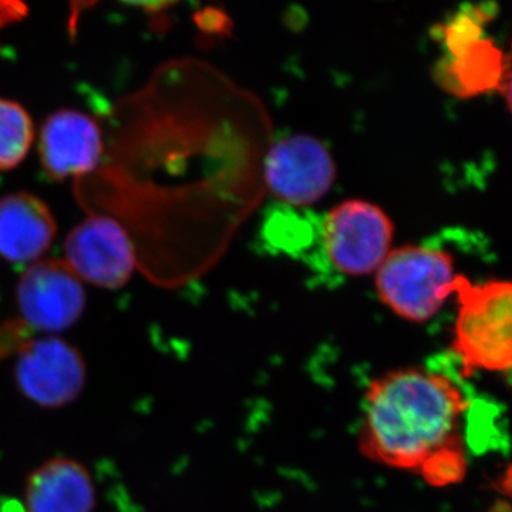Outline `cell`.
Here are the masks:
<instances>
[{"label": "cell", "mask_w": 512, "mask_h": 512, "mask_svg": "<svg viewBox=\"0 0 512 512\" xmlns=\"http://www.w3.org/2000/svg\"><path fill=\"white\" fill-rule=\"evenodd\" d=\"M96 487L86 466L55 457L33 470L25 485L26 512H93Z\"/></svg>", "instance_id": "30bf717a"}, {"label": "cell", "mask_w": 512, "mask_h": 512, "mask_svg": "<svg viewBox=\"0 0 512 512\" xmlns=\"http://www.w3.org/2000/svg\"><path fill=\"white\" fill-rule=\"evenodd\" d=\"M66 264L79 279L100 288L127 284L136 268V255L119 222L104 215L90 217L70 232L64 244Z\"/></svg>", "instance_id": "ba28073f"}, {"label": "cell", "mask_w": 512, "mask_h": 512, "mask_svg": "<svg viewBox=\"0 0 512 512\" xmlns=\"http://www.w3.org/2000/svg\"><path fill=\"white\" fill-rule=\"evenodd\" d=\"M103 148L99 123L82 111H56L40 131V161L55 181L92 173L100 163Z\"/></svg>", "instance_id": "9c48e42d"}, {"label": "cell", "mask_w": 512, "mask_h": 512, "mask_svg": "<svg viewBox=\"0 0 512 512\" xmlns=\"http://www.w3.org/2000/svg\"><path fill=\"white\" fill-rule=\"evenodd\" d=\"M16 302L20 319L30 329L57 333L80 319L86 292L66 261L43 259L30 265L20 278Z\"/></svg>", "instance_id": "8992f818"}, {"label": "cell", "mask_w": 512, "mask_h": 512, "mask_svg": "<svg viewBox=\"0 0 512 512\" xmlns=\"http://www.w3.org/2000/svg\"><path fill=\"white\" fill-rule=\"evenodd\" d=\"M467 473L466 446L446 448L421 466L419 476L433 487L460 483Z\"/></svg>", "instance_id": "5bb4252c"}, {"label": "cell", "mask_w": 512, "mask_h": 512, "mask_svg": "<svg viewBox=\"0 0 512 512\" xmlns=\"http://www.w3.org/2000/svg\"><path fill=\"white\" fill-rule=\"evenodd\" d=\"M503 491L512 497V468L507 471L503 478Z\"/></svg>", "instance_id": "2e32d148"}, {"label": "cell", "mask_w": 512, "mask_h": 512, "mask_svg": "<svg viewBox=\"0 0 512 512\" xmlns=\"http://www.w3.org/2000/svg\"><path fill=\"white\" fill-rule=\"evenodd\" d=\"M30 329L22 319L8 320L0 325V360L18 355L20 349L32 339Z\"/></svg>", "instance_id": "9a60e30c"}, {"label": "cell", "mask_w": 512, "mask_h": 512, "mask_svg": "<svg viewBox=\"0 0 512 512\" xmlns=\"http://www.w3.org/2000/svg\"><path fill=\"white\" fill-rule=\"evenodd\" d=\"M468 407V397L446 373L390 370L367 386L360 451L380 466L417 474L440 451L464 446L461 421Z\"/></svg>", "instance_id": "6da1fadb"}, {"label": "cell", "mask_w": 512, "mask_h": 512, "mask_svg": "<svg viewBox=\"0 0 512 512\" xmlns=\"http://www.w3.org/2000/svg\"><path fill=\"white\" fill-rule=\"evenodd\" d=\"M394 225L379 207L366 200L340 202L323 225L326 251L338 271L350 276L376 272L389 255Z\"/></svg>", "instance_id": "277c9868"}, {"label": "cell", "mask_w": 512, "mask_h": 512, "mask_svg": "<svg viewBox=\"0 0 512 512\" xmlns=\"http://www.w3.org/2000/svg\"><path fill=\"white\" fill-rule=\"evenodd\" d=\"M35 127L28 111L15 101L0 99V171L18 167L28 156Z\"/></svg>", "instance_id": "4fadbf2b"}, {"label": "cell", "mask_w": 512, "mask_h": 512, "mask_svg": "<svg viewBox=\"0 0 512 512\" xmlns=\"http://www.w3.org/2000/svg\"><path fill=\"white\" fill-rule=\"evenodd\" d=\"M16 387L42 409H62L79 399L86 386V360L80 350L57 336L30 339L15 363Z\"/></svg>", "instance_id": "5b68a950"}, {"label": "cell", "mask_w": 512, "mask_h": 512, "mask_svg": "<svg viewBox=\"0 0 512 512\" xmlns=\"http://www.w3.org/2000/svg\"><path fill=\"white\" fill-rule=\"evenodd\" d=\"M265 178L276 198L293 207H305L328 194L335 183L336 165L322 141L296 134L271 148Z\"/></svg>", "instance_id": "52a82bcc"}, {"label": "cell", "mask_w": 512, "mask_h": 512, "mask_svg": "<svg viewBox=\"0 0 512 512\" xmlns=\"http://www.w3.org/2000/svg\"><path fill=\"white\" fill-rule=\"evenodd\" d=\"M505 99H507L508 107H510L512 113V76L508 80L504 87Z\"/></svg>", "instance_id": "e0dca14e"}, {"label": "cell", "mask_w": 512, "mask_h": 512, "mask_svg": "<svg viewBox=\"0 0 512 512\" xmlns=\"http://www.w3.org/2000/svg\"><path fill=\"white\" fill-rule=\"evenodd\" d=\"M56 221L46 202L28 192L0 198V256L13 264L45 254L56 235Z\"/></svg>", "instance_id": "8fae6325"}, {"label": "cell", "mask_w": 512, "mask_h": 512, "mask_svg": "<svg viewBox=\"0 0 512 512\" xmlns=\"http://www.w3.org/2000/svg\"><path fill=\"white\" fill-rule=\"evenodd\" d=\"M453 57V62L444 69L448 89L471 96L493 89L500 83L503 73L501 53L490 43L478 40Z\"/></svg>", "instance_id": "7c38bea8"}, {"label": "cell", "mask_w": 512, "mask_h": 512, "mask_svg": "<svg viewBox=\"0 0 512 512\" xmlns=\"http://www.w3.org/2000/svg\"><path fill=\"white\" fill-rule=\"evenodd\" d=\"M380 301L400 318L426 322L454 293V261L439 249L404 245L384 259L377 269Z\"/></svg>", "instance_id": "3957f363"}, {"label": "cell", "mask_w": 512, "mask_h": 512, "mask_svg": "<svg viewBox=\"0 0 512 512\" xmlns=\"http://www.w3.org/2000/svg\"><path fill=\"white\" fill-rule=\"evenodd\" d=\"M458 308L453 352L461 375L476 370L512 372V281L471 284L457 275Z\"/></svg>", "instance_id": "7a4b0ae2"}]
</instances>
